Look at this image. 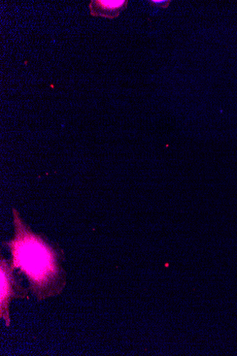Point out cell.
Listing matches in <instances>:
<instances>
[{
    "instance_id": "cell-1",
    "label": "cell",
    "mask_w": 237,
    "mask_h": 356,
    "mask_svg": "<svg viewBox=\"0 0 237 356\" xmlns=\"http://www.w3.org/2000/svg\"><path fill=\"white\" fill-rule=\"evenodd\" d=\"M13 216L15 236L6 243L12 254V268L26 275L38 300L60 295L66 284V274L58 252L33 233L15 209Z\"/></svg>"
},
{
    "instance_id": "cell-2",
    "label": "cell",
    "mask_w": 237,
    "mask_h": 356,
    "mask_svg": "<svg viewBox=\"0 0 237 356\" xmlns=\"http://www.w3.org/2000/svg\"><path fill=\"white\" fill-rule=\"evenodd\" d=\"M0 277H1V296H0V317L6 321V326L10 327L11 319L10 305L14 299H24L28 296L27 289L21 284L14 274V270L3 257L0 260Z\"/></svg>"
},
{
    "instance_id": "cell-3",
    "label": "cell",
    "mask_w": 237,
    "mask_h": 356,
    "mask_svg": "<svg viewBox=\"0 0 237 356\" xmlns=\"http://www.w3.org/2000/svg\"><path fill=\"white\" fill-rule=\"evenodd\" d=\"M126 3V1H123V0H114V1H104V0H101V1H92L91 6H94L91 8V13L96 15L98 14L99 15H103L104 17H113V14H118L120 10L123 9L124 6Z\"/></svg>"
}]
</instances>
